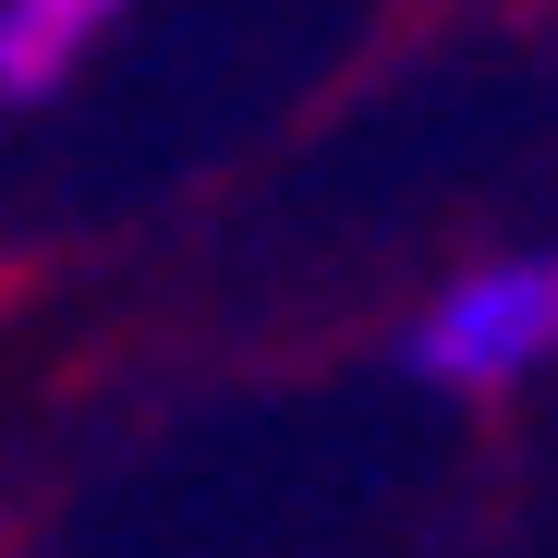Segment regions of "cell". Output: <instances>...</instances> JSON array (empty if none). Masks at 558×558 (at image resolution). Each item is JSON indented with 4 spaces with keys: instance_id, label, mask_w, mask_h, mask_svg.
<instances>
[{
    "instance_id": "7a4b0ae2",
    "label": "cell",
    "mask_w": 558,
    "mask_h": 558,
    "mask_svg": "<svg viewBox=\"0 0 558 558\" xmlns=\"http://www.w3.org/2000/svg\"><path fill=\"white\" fill-rule=\"evenodd\" d=\"M122 13L134 0H0V98H49Z\"/></svg>"
},
{
    "instance_id": "6da1fadb",
    "label": "cell",
    "mask_w": 558,
    "mask_h": 558,
    "mask_svg": "<svg viewBox=\"0 0 558 558\" xmlns=\"http://www.w3.org/2000/svg\"><path fill=\"white\" fill-rule=\"evenodd\" d=\"M401 364L425 389H522L534 364H558V255H486L425 316L401 328Z\"/></svg>"
}]
</instances>
